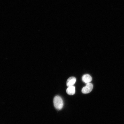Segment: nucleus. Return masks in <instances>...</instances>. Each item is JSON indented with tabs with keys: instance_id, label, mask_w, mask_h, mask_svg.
Masks as SVG:
<instances>
[{
	"instance_id": "nucleus-1",
	"label": "nucleus",
	"mask_w": 124,
	"mask_h": 124,
	"mask_svg": "<svg viewBox=\"0 0 124 124\" xmlns=\"http://www.w3.org/2000/svg\"><path fill=\"white\" fill-rule=\"evenodd\" d=\"M54 107L57 110H61L62 108L63 101L62 98L59 96H57L54 98Z\"/></svg>"
},
{
	"instance_id": "nucleus-5",
	"label": "nucleus",
	"mask_w": 124,
	"mask_h": 124,
	"mask_svg": "<svg viewBox=\"0 0 124 124\" xmlns=\"http://www.w3.org/2000/svg\"><path fill=\"white\" fill-rule=\"evenodd\" d=\"M75 88L74 86L68 87L66 90V92L70 95H74L75 93Z\"/></svg>"
},
{
	"instance_id": "nucleus-3",
	"label": "nucleus",
	"mask_w": 124,
	"mask_h": 124,
	"mask_svg": "<svg viewBox=\"0 0 124 124\" xmlns=\"http://www.w3.org/2000/svg\"><path fill=\"white\" fill-rule=\"evenodd\" d=\"M76 81V79L75 77H71L69 78L66 82V85L68 87L74 86Z\"/></svg>"
},
{
	"instance_id": "nucleus-4",
	"label": "nucleus",
	"mask_w": 124,
	"mask_h": 124,
	"mask_svg": "<svg viewBox=\"0 0 124 124\" xmlns=\"http://www.w3.org/2000/svg\"><path fill=\"white\" fill-rule=\"evenodd\" d=\"M92 77L88 74H85L82 77V80L83 81L87 84L90 83L92 81Z\"/></svg>"
},
{
	"instance_id": "nucleus-2",
	"label": "nucleus",
	"mask_w": 124,
	"mask_h": 124,
	"mask_svg": "<svg viewBox=\"0 0 124 124\" xmlns=\"http://www.w3.org/2000/svg\"><path fill=\"white\" fill-rule=\"evenodd\" d=\"M93 88V86L92 83H87L86 86L82 89V92L84 94L89 93L92 91Z\"/></svg>"
}]
</instances>
